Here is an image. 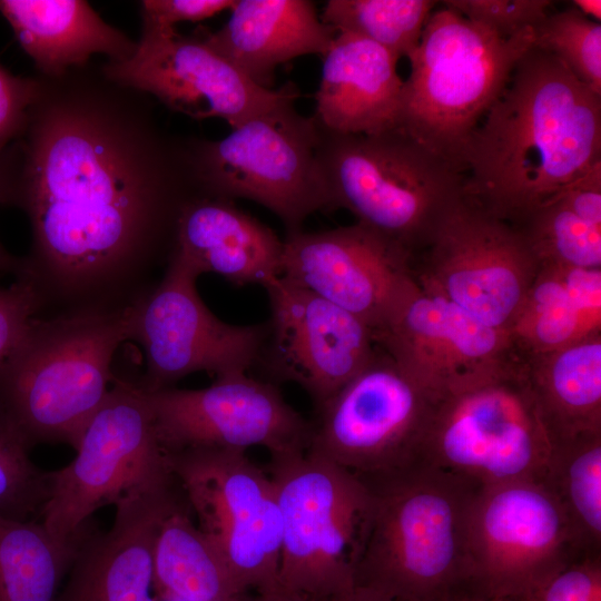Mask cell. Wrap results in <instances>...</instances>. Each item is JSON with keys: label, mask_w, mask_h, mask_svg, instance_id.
I'll use <instances>...</instances> for the list:
<instances>
[{"label": "cell", "mask_w": 601, "mask_h": 601, "mask_svg": "<svg viewBox=\"0 0 601 601\" xmlns=\"http://www.w3.org/2000/svg\"><path fill=\"white\" fill-rule=\"evenodd\" d=\"M37 76L10 145L12 206L31 230L18 277L33 285L41 315L131 305L156 283L180 210L200 195L187 139L162 127L150 96L101 63Z\"/></svg>", "instance_id": "1"}, {"label": "cell", "mask_w": 601, "mask_h": 601, "mask_svg": "<svg viewBox=\"0 0 601 601\" xmlns=\"http://www.w3.org/2000/svg\"><path fill=\"white\" fill-rule=\"evenodd\" d=\"M601 160V96L532 47L469 137L464 196L513 224Z\"/></svg>", "instance_id": "2"}, {"label": "cell", "mask_w": 601, "mask_h": 601, "mask_svg": "<svg viewBox=\"0 0 601 601\" xmlns=\"http://www.w3.org/2000/svg\"><path fill=\"white\" fill-rule=\"evenodd\" d=\"M361 481L373 508L355 587L405 601H444L471 587L469 523L481 485L422 461Z\"/></svg>", "instance_id": "3"}, {"label": "cell", "mask_w": 601, "mask_h": 601, "mask_svg": "<svg viewBox=\"0 0 601 601\" xmlns=\"http://www.w3.org/2000/svg\"><path fill=\"white\" fill-rule=\"evenodd\" d=\"M132 304L37 316L0 367V402L33 447L76 450L105 402L119 345L130 339Z\"/></svg>", "instance_id": "4"}, {"label": "cell", "mask_w": 601, "mask_h": 601, "mask_svg": "<svg viewBox=\"0 0 601 601\" xmlns=\"http://www.w3.org/2000/svg\"><path fill=\"white\" fill-rule=\"evenodd\" d=\"M317 127L329 210L351 211L414 259L464 197V176L400 128L365 135Z\"/></svg>", "instance_id": "5"}, {"label": "cell", "mask_w": 601, "mask_h": 601, "mask_svg": "<svg viewBox=\"0 0 601 601\" xmlns=\"http://www.w3.org/2000/svg\"><path fill=\"white\" fill-rule=\"evenodd\" d=\"M533 41V29L502 38L447 7L434 10L408 57L398 128L461 173L469 137Z\"/></svg>", "instance_id": "6"}, {"label": "cell", "mask_w": 601, "mask_h": 601, "mask_svg": "<svg viewBox=\"0 0 601 601\" xmlns=\"http://www.w3.org/2000/svg\"><path fill=\"white\" fill-rule=\"evenodd\" d=\"M282 515L278 588L334 601L355 587L373 501L354 474L304 453L270 457Z\"/></svg>", "instance_id": "7"}, {"label": "cell", "mask_w": 601, "mask_h": 601, "mask_svg": "<svg viewBox=\"0 0 601 601\" xmlns=\"http://www.w3.org/2000/svg\"><path fill=\"white\" fill-rule=\"evenodd\" d=\"M295 100L249 118L224 138L187 139L200 195L253 200L274 213L287 235L302 231L313 213L329 209L317 158V122L314 116L300 115Z\"/></svg>", "instance_id": "8"}, {"label": "cell", "mask_w": 601, "mask_h": 601, "mask_svg": "<svg viewBox=\"0 0 601 601\" xmlns=\"http://www.w3.org/2000/svg\"><path fill=\"white\" fill-rule=\"evenodd\" d=\"M76 452L69 464L48 472L49 492L39 516L60 540L89 531L99 509L175 479L138 382L114 380Z\"/></svg>", "instance_id": "9"}, {"label": "cell", "mask_w": 601, "mask_h": 601, "mask_svg": "<svg viewBox=\"0 0 601 601\" xmlns=\"http://www.w3.org/2000/svg\"><path fill=\"white\" fill-rule=\"evenodd\" d=\"M552 445L520 357L502 375L434 402L417 461L481 486L541 481Z\"/></svg>", "instance_id": "10"}, {"label": "cell", "mask_w": 601, "mask_h": 601, "mask_svg": "<svg viewBox=\"0 0 601 601\" xmlns=\"http://www.w3.org/2000/svg\"><path fill=\"white\" fill-rule=\"evenodd\" d=\"M196 525L246 594L278 588L282 515L274 482L246 452L167 453Z\"/></svg>", "instance_id": "11"}, {"label": "cell", "mask_w": 601, "mask_h": 601, "mask_svg": "<svg viewBox=\"0 0 601 601\" xmlns=\"http://www.w3.org/2000/svg\"><path fill=\"white\" fill-rule=\"evenodd\" d=\"M435 400L380 346L370 363L315 408L306 453L359 480L417 461Z\"/></svg>", "instance_id": "12"}, {"label": "cell", "mask_w": 601, "mask_h": 601, "mask_svg": "<svg viewBox=\"0 0 601 601\" xmlns=\"http://www.w3.org/2000/svg\"><path fill=\"white\" fill-rule=\"evenodd\" d=\"M538 266L511 224L464 196L444 217L413 269L424 292L509 333Z\"/></svg>", "instance_id": "13"}, {"label": "cell", "mask_w": 601, "mask_h": 601, "mask_svg": "<svg viewBox=\"0 0 601 601\" xmlns=\"http://www.w3.org/2000/svg\"><path fill=\"white\" fill-rule=\"evenodd\" d=\"M471 588L519 601L583 551L541 481L481 486L469 523Z\"/></svg>", "instance_id": "14"}, {"label": "cell", "mask_w": 601, "mask_h": 601, "mask_svg": "<svg viewBox=\"0 0 601 601\" xmlns=\"http://www.w3.org/2000/svg\"><path fill=\"white\" fill-rule=\"evenodd\" d=\"M198 276L170 253L162 276L132 304L130 339L145 354L138 383L146 391L171 387L196 372L216 377L247 373L263 351V328L215 316L197 293Z\"/></svg>", "instance_id": "15"}, {"label": "cell", "mask_w": 601, "mask_h": 601, "mask_svg": "<svg viewBox=\"0 0 601 601\" xmlns=\"http://www.w3.org/2000/svg\"><path fill=\"white\" fill-rule=\"evenodd\" d=\"M146 394L166 453L190 449L246 452L262 446L275 457L307 451L311 421L274 384L247 373L216 377L204 388L167 387Z\"/></svg>", "instance_id": "16"}, {"label": "cell", "mask_w": 601, "mask_h": 601, "mask_svg": "<svg viewBox=\"0 0 601 601\" xmlns=\"http://www.w3.org/2000/svg\"><path fill=\"white\" fill-rule=\"evenodd\" d=\"M106 75L196 120L218 117L230 128L283 101L297 99L293 83L278 89L257 86L215 51L199 32L142 27L135 53L101 63Z\"/></svg>", "instance_id": "17"}, {"label": "cell", "mask_w": 601, "mask_h": 601, "mask_svg": "<svg viewBox=\"0 0 601 601\" xmlns=\"http://www.w3.org/2000/svg\"><path fill=\"white\" fill-rule=\"evenodd\" d=\"M414 259L356 223L287 235L280 276L351 313L375 338L416 287Z\"/></svg>", "instance_id": "18"}, {"label": "cell", "mask_w": 601, "mask_h": 601, "mask_svg": "<svg viewBox=\"0 0 601 601\" xmlns=\"http://www.w3.org/2000/svg\"><path fill=\"white\" fill-rule=\"evenodd\" d=\"M376 342L435 401L493 380L520 361L509 333L418 285Z\"/></svg>", "instance_id": "19"}, {"label": "cell", "mask_w": 601, "mask_h": 601, "mask_svg": "<svg viewBox=\"0 0 601 601\" xmlns=\"http://www.w3.org/2000/svg\"><path fill=\"white\" fill-rule=\"evenodd\" d=\"M265 289L272 312L274 373L298 384L317 408L374 357L375 335L356 316L282 277Z\"/></svg>", "instance_id": "20"}, {"label": "cell", "mask_w": 601, "mask_h": 601, "mask_svg": "<svg viewBox=\"0 0 601 601\" xmlns=\"http://www.w3.org/2000/svg\"><path fill=\"white\" fill-rule=\"evenodd\" d=\"M183 499L175 477L117 504L112 526L83 542L56 601H157L156 540L164 518Z\"/></svg>", "instance_id": "21"}, {"label": "cell", "mask_w": 601, "mask_h": 601, "mask_svg": "<svg viewBox=\"0 0 601 601\" xmlns=\"http://www.w3.org/2000/svg\"><path fill=\"white\" fill-rule=\"evenodd\" d=\"M314 118L338 134H378L398 128L404 80L397 59L377 43L337 32L323 56Z\"/></svg>", "instance_id": "22"}, {"label": "cell", "mask_w": 601, "mask_h": 601, "mask_svg": "<svg viewBox=\"0 0 601 601\" xmlns=\"http://www.w3.org/2000/svg\"><path fill=\"white\" fill-rule=\"evenodd\" d=\"M283 250L284 242L269 227L231 200L197 195L180 210L171 253L199 275L265 287L280 276Z\"/></svg>", "instance_id": "23"}, {"label": "cell", "mask_w": 601, "mask_h": 601, "mask_svg": "<svg viewBox=\"0 0 601 601\" xmlns=\"http://www.w3.org/2000/svg\"><path fill=\"white\" fill-rule=\"evenodd\" d=\"M335 32L307 0H236L219 30L199 31L208 46L266 89H273L280 63L304 55L324 56Z\"/></svg>", "instance_id": "24"}, {"label": "cell", "mask_w": 601, "mask_h": 601, "mask_svg": "<svg viewBox=\"0 0 601 601\" xmlns=\"http://www.w3.org/2000/svg\"><path fill=\"white\" fill-rule=\"evenodd\" d=\"M0 13L42 76L82 67L95 53L125 61L137 48V42L104 21L87 1L0 0Z\"/></svg>", "instance_id": "25"}, {"label": "cell", "mask_w": 601, "mask_h": 601, "mask_svg": "<svg viewBox=\"0 0 601 601\" xmlns=\"http://www.w3.org/2000/svg\"><path fill=\"white\" fill-rule=\"evenodd\" d=\"M601 333V269L539 264L509 331L521 357Z\"/></svg>", "instance_id": "26"}, {"label": "cell", "mask_w": 601, "mask_h": 601, "mask_svg": "<svg viewBox=\"0 0 601 601\" xmlns=\"http://www.w3.org/2000/svg\"><path fill=\"white\" fill-rule=\"evenodd\" d=\"M521 359L552 441L601 432V333Z\"/></svg>", "instance_id": "27"}, {"label": "cell", "mask_w": 601, "mask_h": 601, "mask_svg": "<svg viewBox=\"0 0 601 601\" xmlns=\"http://www.w3.org/2000/svg\"><path fill=\"white\" fill-rule=\"evenodd\" d=\"M157 601H243L226 566L180 500L164 518L155 545Z\"/></svg>", "instance_id": "28"}, {"label": "cell", "mask_w": 601, "mask_h": 601, "mask_svg": "<svg viewBox=\"0 0 601 601\" xmlns=\"http://www.w3.org/2000/svg\"><path fill=\"white\" fill-rule=\"evenodd\" d=\"M93 526L72 540L39 520L0 518V601H56L60 583Z\"/></svg>", "instance_id": "29"}, {"label": "cell", "mask_w": 601, "mask_h": 601, "mask_svg": "<svg viewBox=\"0 0 601 601\" xmlns=\"http://www.w3.org/2000/svg\"><path fill=\"white\" fill-rule=\"evenodd\" d=\"M541 482L585 552L601 553V432L553 441Z\"/></svg>", "instance_id": "30"}, {"label": "cell", "mask_w": 601, "mask_h": 601, "mask_svg": "<svg viewBox=\"0 0 601 601\" xmlns=\"http://www.w3.org/2000/svg\"><path fill=\"white\" fill-rule=\"evenodd\" d=\"M435 6L432 0H329L321 20L336 32L377 43L400 60L417 47Z\"/></svg>", "instance_id": "31"}, {"label": "cell", "mask_w": 601, "mask_h": 601, "mask_svg": "<svg viewBox=\"0 0 601 601\" xmlns=\"http://www.w3.org/2000/svg\"><path fill=\"white\" fill-rule=\"evenodd\" d=\"M538 264L601 269V228L571 210L558 196L511 224Z\"/></svg>", "instance_id": "32"}, {"label": "cell", "mask_w": 601, "mask_h": 601, "mask_svg": "<svg viewBox=\"0 0 601 601\" xmlns=\"http://www.w3.org/2000/svg\"><path fill=\"white\" fill-rule=\"evenodd\" d=\"M31 449L0 402V518L39 520L49 481L48 471L31 460Z\"/></svg>", "instance_id": "33"}, {"label": "cell", "mask_w": 601, "mask_h": 601, "mask_svg": "<svg viewBox=\"0 0 601 601\" xmlns=\"http://www.w3.org/2000/svg\"><path fill=\"white\" fill-rule=\"evenodd\" d=\"M533 47L553 55L601 96V24L573 7L549 12L533 29Z\"/></svg>", "instance_id": "34"}, {"label": "cell", "mask_w": 601, "mask_h": 601, "mask_svg": "<svg viewBox=\"0 0 601 601\" xmlns=\"http://www.w3.org/2000/svg\"><path fill=\"white\" fill-rule=\"evenodd\" d=\"M444 7L483 24L502 38L534 29L550 12L548 0H447Z\"/></svg>", "instance_id": "35"}, {"label": "cell", "mask_w": 601, "mask_h": 601, "mask_svg": "<svg viewBox=\"0 0 601 601\" xmlns=\"http://www.w3.org/2000/svg\"><path fill=\"white\" fill-rule=\"evenodd\" d=\"M519 601H601V553H583Z\"/></svg>", "instance_id": "36"}, {"label": "cell", "mask_w": 601, "mask_h": 601, "mask_svg": "<svg viewBox=\"0 0 601 601\" xmlns=\"http://www.w3.org/2000/svg\"><path fill=\"white\" fill-rule=\"evenodd\" d=\"M41 314V299L30 282L17 277L9 286H0V367Z\"/></svg>", "instance_id": "37"}, {"label": "cell", "mask_w": 601, "mask_h": 601, "mask_svg": "<svg viewBox=\"0 0 601 601\" xmlns=\"http://www.w3.org/2000/svg\"><path fill=\"white\" fill-rule=\"evenodd\" d=\"M38 88L37 75L16 76L0 63V157L22 134Z\"/></svg>", "instance_id": "38"}, {"label": "cell", "mask_w": 601, "mask_h": 601, "mask_svg": "<svg viewBox=\"0 0 601 601\" xmlns=\"http://www.w3.org/2000/svg\"><path fill=\"white\" fill-rule=\"evenodd\" d=\"M236 0H145L140 2L142 27L156 30L175 29L179 22H197L226 9Z\"/></svg>", "instance_id": "39"}, {"label": "cell", "mask_w": 601, "mask_h": 601, "mask_svg": "<svg viewBox=\"0 0 601 601\" xmlns=\"http://www.w3.org/2000/svg\"><path fill=\"white\" fill-rule=\"evenodd\" d=\"M554 196L583 220L601 228V160Z\"/></svg>", "instance_id": "40"}, {"label": "cell", "mask_w": 601, "mask_h": 601, "mask_svg": "<svg viewBox=\"0 0 601 601\" xmlns=\"http://www.w3.org/2000/svg\"><path fill=\"white\" fill-rule=\"evenodd\" d=\"M13 166L10 148L0 157V206H12ZM22 272V257L9 253L0 242V273L18 277Z\"/></svg>", "instance_id": "41"}, {"label": "cell", "mask_w": 601, "mask_h": 601, "mask_svg": "<svg viewBox=\"0 0 601 601\" xmlns=\"http://www.w3.org/2000/svg\"><path fill=\"white\" fill-rule=\"evenodd\" d=\"M334 601H405L394 597H390L382 592L355 587L349 593L334 600Z\"/></svg>", "instance_id": "42"}, {"label": "cell", "mask_w": 601, "mask_h": 601, "mask_svg": "<svg viewBox=\"0 0 601 601\" xmlns=\"http://www.w3.org/2000/svg\"><path fill=\"white\" fill-rule=\"evenodd\" d=\"M243 601H311L296 594L286 592L279 588L257 593L256 597L246 595Z\"/></svg>", "instance_id": "43"}, {"label": "cell", "mask_w": 601, "mask_h": 601, "mask_svg": "<svg viewBox=\"0 0 601 601\" xmlns=\"http://www.w3.org/2000/svg\"><path fill=\"white\" fill-rule=\"evenodd\" d=\"M572 7L582 16L593 21L600 22L601 1L600 0H574Z\"/></svg>", "instance_id": "44"}, {"label": "cell", "mask_w": 601, "mask_h": 601, "mask_svg": "<svg viewBox=\"0 0 601 601\" xmlns=\"http://www.w3.org/2000/svg\"><path fill=\"white\" fill-rule=\"evenodd\" d=\"M444 601H505V600L485 595L470 587L451 595Z\"/></svg>", "instance_id": "45"}]
</instances>
